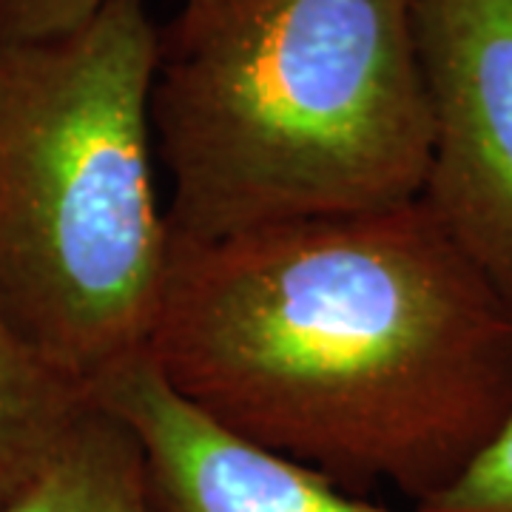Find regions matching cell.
<instances>
[{"instance_id": "cell-7", "label": "cell", "mask_w": 512, "mask_h": 512, "mask_svg": "<svg viewBox=\"0 0 512 512\" xmlns=\"http://www.w3.org/2000/svg\"><path fill=\"white\" fill-rule=\"evenodd\" d=\"M92 404V393L49 365L0 311V507L35 476Z\"/></svg>"}, {"instance_id": "cell-8", "label": "cell", "mask_w": 512, "mask_h": 512, "mask_svg": "<svg viewBox=\"0 0 512 512\" xmlns=\"http://www.w3.org/2000/svg\"><path fill=\"white\" fill-rule=\"evenodd\" d=\"M416 512H512V416L444 490Z\"/></svg>"}, {"instance_id": "cell-4", "label": "cell", "mask_w": 512, "mask_h": 512, "mask_svg": "<svg viewBox=\"0 0 512 512\" xmlns=\"http://www.w3.org/2000/svg\"><path fill=\"white\" fill-rule=\"evenodd\" d=\"M424 208L512 308V0H413Z\"/></svg>"}, {"instance_id": "cell-2", "label": "cell", "mask_w": 512, "mask_h": 512, "mask_svg": "<svg viewBox=\"0 0 512 512\" xmlns=\"http://www.w3.org/2000/svg\"><path fill=\"white\" fill-rule=\"evenodd\" d=\"M148 114L180 242L416 202L430 103L413 0H185Z\"/></svg>"}, {"instance_id": "cell-6", "label": "cell", "mask_w": 512, "mask_h": 512, "mask_svg": "<svg viewBox=\"0 0 512 512\" xmlns=\"http://www.w3.org/2000/svg\"><path fill=\"white\" fill-rule=\"evenodd\" d=\"M0 512H151L140 444L92 399Z\"/></svg>"}, {"instance_id": "cell-3", "label": "cell", "mask_w": 512, "mask_h": 512, "mask_svg": "<svg viewBox=\"0 0 512 512\" xmlns=\"http://www.w3.org/2000/svg\"><path fill=\"white\" fill-rule=\"evenodd\" d=\"M157 52L143 0L0 46V311L86 390L146 356L171 271L148 114Z\"/></svg>"}, {"instance_id": "cell-1", "label": "cell", "mask_w": 512, "mask_h": 512, "mask_svg": "<svg viewBox=\"0 0 512 512\" xmlns=\"http://www.w3.org/2000/svg\"><path fill=\"white\" fill-rule=\"evenodd\" d=\"M148 359L350 493L444 490L512 416V308L424 202L174 239Z\"/></svg>"}, {"instance_id": "cell-9", "label": "cell", "mask_w": 512, "mask_h": 512, "mask_svg": "<svg viewBox=\"0 0 512 512\" xmlns=\"http://www.w3.org/2000/svg\"><path fill=\"white\" fill-rule=\"evenodd\" d=\"M111 0H0V46L72 32Z\"/></svg>"}, {"instance_id": "cell-5", "label": "cell", "mask_w": 512, "mask_h": 512, "mask_svg": "<svg viewBox=\"0 0 512 512\" xmlns=\"http://www.w3.org/2000/svg\"><path fill=\"white\" fill-rule=\"evenodd\" d=\"M89 393L140 444L151 512H393L208 419L148 356Z\"/></svg>"}]
</instances>
